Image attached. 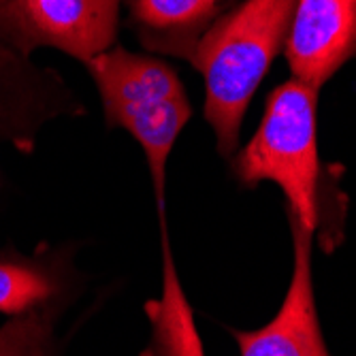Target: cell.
Here are the masks:
<instances>
[{"instance_id": "obj_1", "label": "cell", "mask_w": 356, "mask_h": 356, "mask_svg": "<svg viewBox=\"0 0 356 356\" xmlns=\"http://www.w3.org/2000/svg\"><path fill=\"white\" fill-rule=\"evenodd\" d=\"M297 3L299 0H243L205 30L188 58L203 75V113L224 158L237 154L248 105L286 45Z\"/></svg>"}, {"instance_id": "obj_2", "label": "cell", "mask_w": 356, "mask_h": 356, "mask_svg": "<svg viewBox=\"0 0 356 356\" xmlns=\"http://www.w3.org/2000/svg\"><path fill=\"white\" fill-rule=\"evenodd\" d=\"M316 105L318 88L297 77L284 81L269 94L256 135L233 156L235 175L243 184H277L288 201V211L312 233L320 229Z\"/></svg>"}, {"instance_id": "obj_3", "label": "cell", "mask_w": 356, "mask_h": 356, "mask_svg": "<svg viewBox=\"0 0 356 356\" xmlns=\"http://www.w3.org/2000/svg\"><path fill=\"white\" fill-rule=\"evenodd\" d=\"M122 0H0V43L32 58L56 49L81 64L111 49Z\"/></svg>"}, {"instance_id": "obj_4", "label": "cell", "mask_w": 356, "mask_h": 356, "mask_svg": "<svg viewBox=\"0 0 356 356\" xmlns=\"http://www.w3.org/2000/svg\"><path fill=\"white\" fill-rule=\"evenodd\" d=\"M86 113L83 101L56 69L0 43V143L30 156L49 124Z\"/></svg>"}, {"instance_id": "obj_5", "label": "cell", "mask_w": 356, "mask_h": 356, "mask_svg": "<svg viewBox=\"0 0 356 356\" xmlns=\"http://www.w3.org/2000/svg\"><path fill=\"white\" fill-rule=\"evenodd\" d=\"M290 235H293V277H290L284 303L275 318L256 331L231 329L239 356H331L327 341L322 337L314 277H312V239L299 218L288 211Z\"/></svg>"}, {"instance_id": "obj_6", "label": "cell", "mask_w": 356, "mask_h": 356, "mask_svg": "<svg viewBox=\"0 0 356 356\" xmlns=\"http://www.w3.org/2000/svg\"><path fill=\"white\" fill-rule=\"evenodd\" d=\"M284 47L293 77L320 90L356 56V0H299Z\"/></svg>"}, {"instance_id": "obj_7", "label": "cell", "mask_w": 356, "mask_h": 356, "mask_svg": "<svg viewBox=\"0 0 356 356\" xmlns=\"http://www.w3.org/2000/svg\"><path fill=\"white\" fill-rule=\"evenodd\" d=\"M69 245H43L32 254L0 248V314L17 316L54 301H75L81 275Z\"/></svg>"}, {"instance_id": "obj_8", "label": "cell", "mask_w": 356, "mask_h": 356, "mask_svg": "<svg viewBox=\"0 0 356 356\" xmlns=\"http://www.w3.org/2000/svg\"><path fill=\"white\" fill-rule=\"evenodd\" d=\"M83 67L99 90L103 115L118 109H143L186 94L171 64L154 56L135 54L118 43Z\"/></svg>"}, {"instance_id": "obj_9", "label": "cell", "mask_w": 356, "mask_h": 356, "mask_svg": "<svg viewBox=\"0 0 356 356\" xmlns=\"http://www.w3.org/2000/svg\"><path fill=\"white\" fill-rule=\"evenodd\" d=\"M143 47L188 60L205 30L222 15V0H122Z\"/></svg>"}, {"instance_id": "obj_10", "label": "cell", "mask_w": 356, "mask_h": 356, "mask_svg": "<svg viewBox=\"0 0 356 356\" xmlns=\"http://www.w3.org/2000/svg\"><path fill=\"white\" fill-rule=\"evenodd\" d=\"M73 301H54L9 316L0 327V356H62L58 325Z\"/></svg>"}]
</instances>
